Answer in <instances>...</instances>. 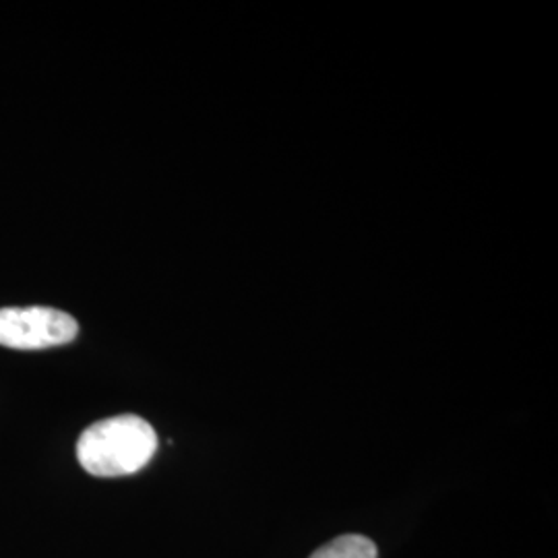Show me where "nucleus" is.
<instances>
[{
	"label": "nucleus",
	"mask_w": 558,
	"mask_h": 558,
	"mask_svg": "<svg viewBox=\"0 0 558 558\" xmlns=\"http://www.w3.org/2000/svg\"><path fill=\"white\" fill-rule=\"evenodd\" d=\"M80 333L75 317L50 306L0 308V345L11 350H46L71 343Z\"/></svg>",
	"instance_id": "f03ea898"
},
{
	"label": "nucleus",
	"mask_w": 558,
	"mask_h": 558,
	"mask_svg": "<svg viewBox=\"0 0 558 558\" xmlns=\"http://www.w3.org/2000/svg\"><path fill=\"white\" fill-rule=\"evenodd\" d=\"M311 558H377V546L373 539L350 534L320 546Z\"/></svg>",
	"instance_id": "7ed1b4c3"
},
{
	"label": "nucleus",
	"mask_w": 558,
	"mask_h": 558,
	"mask_svg": "<svg viewBox=\"0 0 558 558\" xmlns=\"http://www.w3.org/2000/svg\"><path fill=\"white\" fill-rule=\"evenodd\" d=\"M158 449V435L147 420L122 414L100 420L77 440L81 468L98 478L131 476L143 470Z\"/></svg>",
	"instance_id": "f257e3e1"
}]
</instances>
